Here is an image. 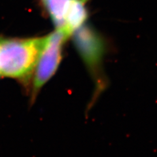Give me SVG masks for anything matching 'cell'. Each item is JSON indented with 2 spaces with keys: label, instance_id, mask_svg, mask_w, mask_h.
I'll use <instances>...</instances> for the list:
<instances>
[{
  "label": "cell",
  "instance_id": "4",
  "mask_svg": "<svg viewBox=\"0 0 157 157\" xmlns=\"http://www.w3.org/2000/svg\"><path fill=\"white\" fill-rule=\"evenodd\" d=\"M86 0H71L60 29L69 37L73 31L82 26L88 17Z\"/></svg>",
  "mask_w": 157,
  "mask_h": 157
},
{
  "label": "cell",
  "instance_id": "3",
  "mask_svg": "<svg viewBox=\"0 0 157 157\" xmlns=\"http://www.w3.org/2000/svg\"><path fill=\"white\" fill-rule=\"evenodd\" d=\"M73 41L78 53L84 60L101 89L104 84L101 81V63L105 53V43L92 28L81 26L72 33Z\"/></svg>",
  "mask_w": 157,
  "mask_h": 157
},
{
  "label": "cell",
  "instance_id": "1",
  "mask_svg": "<svg viewBox=\"0 0 157 157\" xmlns=\"http://www.w3.org/2000/svg\"><path fill=\"white\" fill-rule=\"evenodd\" d=\"M45 38H0V75L28 84Z\"/></svg>",
  "mask_w": 157,
  "mask_h": 157
},
{
  "label": "cell",
  "instance_id": "2",
  "mask_svg": "<svg viewBox=\"0 0 157 157\" xmlns=\"http://www.w3.org/2000/svg\"><path fill=\"white\" fill-rule=\"evenodd\" d=\"M68 36L58 29L45 38V42L38 58L32 78V94L38 91L55 74L62 58L63 43Z\"/></svg>",
  "mask_w": 157,
  "mask_h": 157
}]
</instances>
